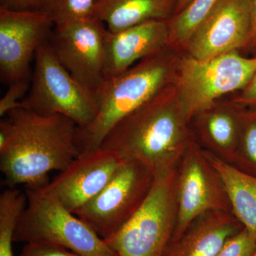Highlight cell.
<instances>
[{"label":"cell","mask_w":256,"mask_h":256,"mask_svg":"<svg viewBox=\"0 0 256 256\" xmlns=\"http://www.w3.org/2000/svg\"><path fill=\"white\" fill-rule=\"evenodd\" d=\"M78 126L62 114L42 116L20 108L0 122V170L4 184L44 188L48 175L80 156Z\"/></svg>","instance_id":"1"},{"label":"cell","mask_w":256,"mask_h":256,"mask_svg":"<svg viewBox=\"0 0 256 256\" xmlns=\"http://www.w3.org/2000/svg\"><path fill=\"white\" fill-rule=\"evenodd\" d=\"M190 122L172 84L116 124L100 148L140 163L154 176L174 170L184 154L192 141Z\"/></svg>","instance_id":"2"},{"label":"cell","mask_w":256,"mask_h":256,"mask_svg":"<svg viewBox=\"0 0 256 256\" xmlns=\"http://www.w3.org/2000/svg\"><path fill=\"white\" fill-rule=\"evenodd\" d=\"M182 54L168 47L124 73L106 79L95 94L98 106L95 120L77 129L80 156L99 149L116 124L174 84Z\"/></svg>","instance_id":"3"},{"label":"cell","mask_w":256,"mask_h":256,"mask_svg":"<svg viewBox=\"0 0 256 256\" xmlns=\"http://www.w3.org/2000/svg\"><path fill=\"white\" fill-rule=\"evenodd\" d=\"M25 188L28 203L15 229L14 242L54 244L82 256H118L86 223L43 188Z\"/></svg>","instance_id":"4"},{"label":"cell","mask_w":256,"mask_h":256,"mask_svg":"<svg viewBox=\"0 0 256 256\" xmlns=\"http://www.w3.org/2000/svg\"><path fill=\"white\" fill-rule=\"evenodd\" d=\"M178 218L174 170L154 175L142 205L105 242L118 256H165Z\"/></svg>","instance_id":"5"},{"label":"cell","mask_w":256,"mask_h":256,"mask_svg":"<svg viewBox=\"0 0 256 256\" xmlns=\"http://www.w3.org/2000/svg\"><path fill=\"white\" fill-rule=\"evenodd\" d=\"M256 72V56L234 50L206 60L182 53L175 86L190 122L224 96L244 88Z\"/></svg>","instance_id":"6"},{"label":"cell","mask_w":256,"mask_h":256,"mask_svg":"<svg viewBox=\"0 0 256 256\" xmlns=\"http://www.w3.org/2000/svg\"><path fill=\"white\" fill-rule=\"evenodd\" d=\"M21 102L22 108L40 116H66L78 128L90 126L98 111L95 94L64 68L48 42L37 50L30 90Z\"/></svg>","instance_id":"7"},{"label":"cell","mask_w":256,"mask_h":256,"mask_svg":"<svg viewBox=\"0 0 256 256\" xmlns=\"http://www.w3.org/2000/svg\"><path fill=\"white\" fill-rule=\"evenodd\" d=\"M153 180L152 173L140 163L124 161L104 190L75 214L105 240L136 214Z\"/></svg>","instance_id":"8"},{"label":"cell","mask_w":256,"mask_h":256,"mask_svg":"<svg viewBox=\"0 0 256 256\" xmlns=\"http://www.w3.org/2000/svg\"><path fill=\"white\" fill-rule=\"evenodd\" d=\"M105 24L90 18L56 24L48 43L64 68L95 94L106 80Z\"/></svg>","instance_id":"9"},{"label":"cell","mask_w":256,"mask_h":256,"mask_svg":"<svg viewBox=\"0 0 256 256\" xmlns=\"http://www.w3.org/2000/svg\"><path fill=\"white\" fill-rule=\"evenodd\" d=\"M183 156L176 178L178 218L170 242L178 240L202 216L226 212L230 204L220 175L193 140Z\"/></svg>","instance_id":"10"},{"label":"cell","mask_w":256,"mask_h":256,"mask_svg":"<svg viewBox=\"0 0 256 256\" xmlns=\"http://www.w3.org/2000/svg\"><path fill=\"white\" fill-rule=\"evenodd\" d=\"M55 24L46 12L0 9V78L10 86L31 79V63L37 50L48 41Z\"/></svg>","instance_id":"11"},{"label":"cell","mask_w":256,"mask_h":256,"mask_svg":"<svg viewBox=\"0 0 256 256\" xmlns=\"http://www.w3.org/2000/svg\"><path fill=\"white\" fill-rule=\"evenodd\" d=\"M124 162L102 148L80 154L44 191L75 214L104 190Z\"/></svg>","instance_id":"12"},{"label":"cell","mask_w":256,"mask_h":256,"mask_svg":"<svg viewBox=\"0 0 256 256\" xmlns=\"http://www.w3.org/2000/svg\"><path fill=\"white\" fill-rule=\"evenodd\" d=\"M252 34L249 0H222L192 36L184 53L206 60L246 50Z\"/></svg>","instance_id":"13"},{"label":"cell","mask_w":256,"mask_h":256,"mask_svg":"<svg viewBox=\"0 0 256 256\" xmlns=\"http://www.w3.org/2000/svg\"><path fill=\"white\" fill-rule=\"evenodd\" d=\"M170 46L168 21H150L119 32H106V78L118 76Z\"/></svg>","instance_id":"14"},{"label":"cell","mask_w":256,"mask_h":256,"mask_svg":"<svg viewBox=\"0 0 256 256\" xmlns=\"http://www.w3.org/2000/svg\"><path fill=\"white\" fill-rule=\"evenodd\" d=\"M244 228L225 212L214 210L202 216L174 242L165 256H216L229 238Z\"/></svg>","instance_id":"15"},{"label":"cell","mask_w":256,"mask_h":256,"mask_svg":"<svg viewBox=\"0 0 256 256\" xmlns=\"http://www.w3.org/2000/svg\"><path fill=\"white\" fill-rule=\"evenodd\" d=\"M178 0H97L92 18L119 32L150 21H170Z\"/></svg>","instance_id":"16"},{"label":"cell","mask_w":256,"mask_h":256,"mask_svg":"<svg viewBox=\"0 0 256 256\" xmlns=\"http://www.w3.org/2000/svg\"><path fill=\"white\" fill-rule=\"evenodd\" d=\"M246 109L233 101H217L193 119L198 120L202 138L224 152L240 150L244 112Z\"/></svg>","instance_id":"17"},{"label":"cell","mask_w":256,"mask_h":256,"mask_svg":"<svg viewBox=\"0 0 256 256\" xmlns=\"http://www.w3.org/2000/svg\"><path fill=\"white\" fill-rule=\"evenodd\" d=\"M220 175L236 220L256 242V176L205 154Z\"/></svg>","instance_id":"18"},{"label":"cell","mask_w":256,"mask_h":256,"mask_svg":"<svg viewBox=\"0 0 256 256\" xmlns=\"http://www.w3.org/2000/svg\"><path fill=\"white\" fill-rule=\"evenodd\" d=\"M222 0H192L170 21V46L184 53L194 32Z\"/></svg>","instance_id":"19"},{"label":"cell","mask_w":256,"mask_h":256,"mask_svg":"<svg viewBox=\"0 0 256 256\" xmlns=\"http://www.w3.org/2000/svg\"><path fill=\"white\" fill-rule=\"evenodd\" d=\"M26 194L8 188L0 195V256H14L15 229L26 206Z\"/></svg>","instance_id":"20"},{"label":"cell","mask_w":256,"mask_h":256,"mask_svg":"<svg viewBox=\"0 0 256 256\" xmlns=\"http://www.w3.org/2000/svg\"><path fill=\"white\" fill-rule=\"evenodd\" d=\"M242 159L256 176V110L244 112L240 150Z\"/></svg>","instance_id":"21"},{"label":"cell","mask_w":256,"mask_h":256,"mask_svg":"<svg viewBox=\"0 0 256 256\" xmlns=\"http://www.w3.org/2000/svg\"><path fill=\"white\" fill-rule=\"evenodd\" d=\"M97 0H62L52 13L54 22L60 24L92 18Z\"/></svg>","instance_id":"22"},{"label":"cell","mask_w":256,"mask_h":256,"mask_svg":"<svg viewBox=\"0 0 256 256\" xmlns=\"http://www.w3.org/2000/svg\"><path fill=\"white\" fill-rule=\"evenodd\" d=\"M256 242L246 228L229 238L216 256H254Z\"/></svg>","instance_id":"23"},{"label":"cell","mask_w":256,"mask_h":256,"mask_svg":"<svg viewBox=\"0 0 256 256\" xmlns=\"http://www.w3.org/2000/svg\"><path fill=\"white\" fill-rule=\"evenodd\" d=\"M31 79L18 80L9 86L8 92L0 100V117L2 118L12 111L22 108L21 102L30 90Z\"/></svg>","instance_id":"24"},{"label":"cell","mask_w":256,"mask_h":256,"mask_svg":"<svg viewBox=\"0 0 256 256\" xmlns=\"http://www.w3.org/2000/svg\"><path fill=\"white\" fill-rule=\"evenodd\" d=\"M20 256H82L65 248L47 242H28Z\"/></svg>","instance_id":"25"},{"label":"cell","mask_w":256,"mask_h":256,"mask_svg":"<svg viewBox=\"0 0 256 256\" xmlns=\"http://www.w3.org/2000/svg\"><path fill=\"white\" fill-rule=\"evenodd\" d=\"M234 104L250 110L256 109V72L246 86L230 100Z\"/></svg>","instance_id":"26"},{"label":"cell","mask_w":256,"mask_h":256,"mask_svg":"<svg viewBox=\"0 0 256 256\" xmlns=\"http://www.w3.org/2000/svg\"><path fill=\"white\" fill-rule=\"evenodd\" d=\"M0 9L12 12H44L43 0H0Z\"/></svg>","instance_id":"27"},{"label":"cell","mask_w":256,"mask_h":256,"mask_svg":"<svg viewBox=\"0 0 256 256\" xmlns=\"http://www.w3.org/2000/svg\"><path fill=\"white\" fill-rule=\"evenodd\" d=\"M252 18V34L246 50H256V0H249Z\"/></svg>","instance_id":"28"},{"label":"cell","mask_w":256,"mask_h":256,"mask_svg":"<svg viewBox=\"0 0 256 256\" xmlns=\"http://www.w3.org/2000/svg\"><path fill=\"white\" fill-rule=\"evenodd\" d=\"M62 1V0H43L44 10L50 14Z\"/></svg>","instance_id":"29"},{"label":"cell","mask_w":256,"mask_h":256,"mask_svg":"<svg viewBox=\"0 0 256 256\" xmlns=\"http://www.w3.org/2000/svg\"><path fill=\"white\" fill-rule=\"evenodd\" d=\"M192 1V0H178L174 16L181 12L184 8H186L190 4Z\"/></svg>","instance_id":"30"},{"label":"cell","mask_w":256,"mask_h":256,"mask_svg":"<svg viewBox=\"0 0 256 256\" xmlns=\"http://www.w3.org/2000/svg\"><path fill=\"white\" fill-rule=\"evenodd\" d=\"M256 256V252L255 256Z\"/></svg>","instance_id":"31"},{"label":"cell","mask_w":256,"mask_h":256,"mask_svg":"<svg viewBox=\"0 0 256 256\" xmlns=\"http://www.w3.org/2000/svg\"></svg>","instance_id":"32"}]
</instances>
